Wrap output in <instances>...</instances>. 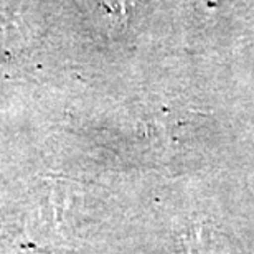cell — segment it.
I'll list each match as a JSON object with an SVG mask.
<instances>
[{"mask_svg": "<svg viewBox=\"0 0 254 254\" xmlns=\"http://www.w3.org/2000/svg\"><path fill=\"white\" fill-rule=\"evenodd\" d=\"M190 254H223L220 241L215 238V233L206 228H196L193 235L189 236Z\"/></svg>", "mask_w": 254, "mask_h": 254, "instance_id": "cell-1", "label": "cell"}]
</instances>
